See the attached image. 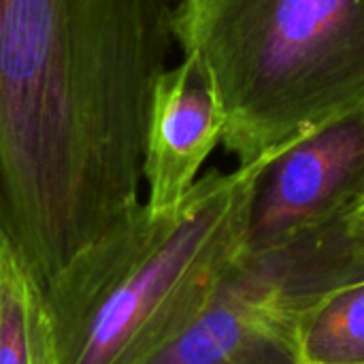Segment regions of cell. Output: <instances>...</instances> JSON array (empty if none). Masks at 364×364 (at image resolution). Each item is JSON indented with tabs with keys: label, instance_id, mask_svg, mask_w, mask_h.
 <instances>
[{
	"label": "cell",
	"instance_id": "cell-1",
	"mask_svg": "<svg viewBox=\"0 0 364 364\" xmlns=\"http://www.w3.org/2000/svg\"><path fill=\"white\" fill-rule=\"evenodd\" d=\"M173 0H0V241L47 294L141 200Z\"/></svg>",
	"mask_w": 364,
	"mask_h": 364
},
{
	"label": "cell",
	"instance_id": "cell-2",
	"mask_svg": "<svg viewBox=\"0 0 364 364\" xmlns=\"http://www.w3.org/2000/svg\"><path fill=\"white\" fill-rule=\"evenodd\" d=\"M256 162L200 177L171 213L145 203L43 294L53 364H141L205 305L243 250Z\"/></svg>",
	"mask_w": 364,
	"mask_h": 364
},
{
	"label": "cell",
	"instance_id": "cell-3",
	"mask_svg": "<svg viewBox=\"0 0 364 364\" xmlns=\"http://www.w3.org/2000/svg\"><path fill=\"white\" fill-rule=\"evenodd\" d=\"M173 34L211 75L239 164L364 107V0H179Z\"/></svg>",
	"mask_w": 364,
	"mask_h": 364
},
{
	"label": "cell",
	"instance_id": "cell-4",
	"mask_svg": "<svg viewBox=\"0 0 364 364\" xmlns=\"http://www.w3.org/2000/svg\"><path fill=\"white\" fill-rule=\"evenodd\" d=\"M364 207V107L256 160L243 250L256 254Z\"/></svg>",
	"mask_w": 364,
	"mask_h": 364
},
{
	"label": "cell",
	"instance_id": "cell-5",
	"mask_svg": "<svg viewBox=\"0 0 364 364\" xmlns=\"http://www.w3.org/2000/svg\"><path fill=\"white\" fill-rule=\"evenodd\" d=\"M226 117L215 83L196 55L166 68L149 107L143 181L151 213L175 211L198 181L209 154L224 141Z\"/></svg>",
	"mask_w": 364,
	"mask_h": 364
},
{
	"label": "cell",
	"instance_id": "cell-6",
	"mask_svg": "<svg viewBox=\"0 0 364 364\" xmlns=\"http://www.w3.org/2000/svg\"><path fill=\"white\" fill-rule=\"evenodd\" d=\"M0 364H53L41 288L0 241Z\"/></svg>",
	"mask_w": 364,
	"mask_h": 364
},
{
	"label": "cell",
	"instance_id": "cell-7",
	"mask_svg": "<svg viewBox=\"0 0 364 364\" xmlns=\"http://www.w3.org/2000/svg\"><path fill=\"white\" fill-rule=\"evenodd\" d=\"M299 364H364V282L311 307L296 328Z\"/></svg>",
	"mask_w": 364,
	"mask_h": 364
}]
</instances>
